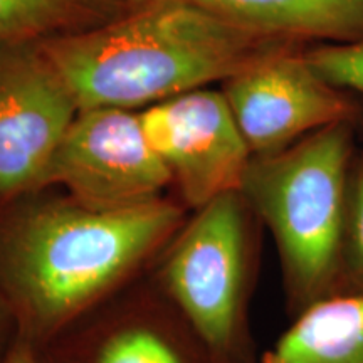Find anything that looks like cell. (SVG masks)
Listing matches in <instances>:
<instances>
[{
  "label": "cell",
  "mask_w": 363,
  "mask_h": 363,
  "mask_svg": "<svg viewBox=\"0 0 363 363\" xmlns=\"http://www.w3.org/2000/svg\"><path fill=\"white\" fill-rule=\"evenodd\" d=\"M34 362H35V350L33 345L17 337V340L13 342L12 348L9 350L7 357L4 358L2 363H34Z\"/></svg>",
  "instance_id": "2e32d148"
},
{
  "label": "cell",
  "mask_w": 363,
  "mask_h": 363,
  "mask_svg": "<svg viewBox=\"0 0 363 363\" xmlns=\"http://www.w3.org/2000/svg\"><path fill=\"white\" fill-rule=\"evenodd\" d=\"M44 45L83 111L152 106L308 44L246 29L179 0H148L108 24Z\"/></svg>",
  "instance_id": "7a4b0ae2"
},
{
  "label": "cell",
  "mask_w": 363,
  "mask_h": 363,
  "mask_svg": "<svg viewBox=\"0 0 363 363\" xmlns=\"http://www.w3.org/2000/svg\"><path fill=\"white\" fill-rule=\"evenodd\" d=\"M34 363H43V362H40L39 358H38V355H35V362H34Z\"/></svg>",
  "instance_id": "ac0fdd59"
},
{
  "label": "cell",
  "mask_w": 363,
  "mask_h": 363,
  "mask_svg": "<svg viewBox=\"0 0 363 363\" xmlns=\"http://www.w3.org/2000/svg\"><path fill=\"white\" fill-rule=\"evenodd\" d=\"M194 212L162 249L158 286L216 363H256L247 313L261 222L239 190Z\"/></svg>",
  "instance_id": "277c9868"
},
{
  "label": "cell",
  "mask_w": 363,
  "mask_h": 363,
  "mask_svg": "<svg viewBox=\"0 0 363 363\" xmlns=\"http://www.w3.org/2000/svg\"><path fill=\"white\" fill-rule=\"evenodd\" d=\"M17 340V328L13 323L11 311L7 310L6 303L0 296V363L7 357L9 350L12 348L13 342Z\"/></svg>",
  "instance_id": "9a60e30c"
},
{
  "label": "cell",
  "mask_w": 363,
  "mask_h": 363,
  "mask_svg": "<svg viewBox=\"0 0 363 363\" xmlns=\"http://www.w3.org/2000/svg\"><path fill=\"white\" fill-rule=\"evenodd\" d=\"M294 48L256 62L222 83L252 157L272 155L326 126L357 121L362 104L315 71L305 49Z\"/></svg>",
  "instance_id": "52a82bcc"
},
{
  "label": "cell",
  "mask_w": 363,
  "mask_h": 363,
  "mask_svg": "<svg viewBox=\"0 0 363 363\" xmlns=\"http://www.w3.org/2000/svg\"><path fill=\"white\" fill-rule=\"evenodd\" d=\"M130 9L148 0H126ZM233 24L303 44L363 43V0H179Z\"/></svg>",
  "instance_id": "9c48e42d"
},
{
  "label": "cell",
  "mask_w": 363,
  "mask_h": 363,
  "mask_svg": "<svg viewBox=\"0 0 363 363\" xmlns=\"http://www.w3.org/2000/svg\"><path fill=\"white\" fill-rule=\"evenodd\" d=\"M184 222V203L165 197L96 211L43 189L0 203V296L17 337L40 350L130 283Z\"/></svg>",
  "instance_id": "6da1fadb"
},
{
  "label": "cell",
  "mask_w": 363,
  "mask_h": 363,
  "mask_svg": "<svg viewBox=\"0 0 363 363\" xmlns=\"http://www.w3.org/2000/svg\"><path fill=\"white\" fill-rule=\"evenodd\" d=\"M145 138L187 208L239 190L252 153L222 91L194 89L138 113Z\"/></svg>",
  "instance_id": "ba28073f"
},
{
  "label": "cell",
  "mask_w": 363,
  "mask_h": 363,
  "mask_svg": "<svg viewBox=\"0 0 363 363\" xmlns=\"http://www.w3.org/2000/svg\"><path fill=\"white\" fill-rule=\"evenodd\" d=\"M54 187L86 207L123 211L160 201L172 177L138 113L91 108L78 113L45 167L39 190Z\"/></svg>",
  "instance_id": "5b68a950"
},
{
  "label": "cell",
  "mask_w": 363,
  "mask_h": 363,
  "mask_svg": "<svg viewBox=\"0 0 363 363\" xmlns=\"http://www.w3.org/2000/svg\"><path fill=\"white\" fill-rule=\"evenodd\" d=\"M337 294L363 296V150L353 155L348 175Z\"/></svg>",
  "instance_id": "4fadbf2b"
},
{
  "label": "cell",
  "mask_w": 363,
  "mask_h": 363,
  "mask_svg": "<svg viewBox=\"0 0 363 363\" xmlns=\"http://www.w3.org/2000/svg\"><path fill=\"white\" fill-rule=\"evenodd\" d=\"M78 113L44 40L0 43V203L40 189Z\"/></svg>",
  "instance_id": "8992f818"
},
{
  "label": "cell",
  "mask_w": 363,
  "mask_h": 363,
  "mask_svg": "<svg viewBox=\"0 0 363 363\" xmlns=\"http://www.w3.org/2000/svg\"><path fill=\"white\" fill-rule=\"evenodd\" d=\"M128 310L91 330L79 363H216L197 338L184 342L155 310Z\"/></svg>",
  "instance_id": "8fae6325"
},
{
  "label": "cell",
  "mask_w": 363,
  "mask_h": 363,
  "mask_svg": "<svg viewBox=\"0 0 363 363\" xmlns=\"http://www.w3.org/2000/svg\"><path fill=\"white\" fill-rule=\"evenodd\" d=\"M305 56L328 83L363 98V43L310 44Z\"/></svg>",
  "instance_id": "5bb4252c"
},
{
  "label": "cell",
  "mask_w": 363,
  "mask_h": 363,
  "mask_svg": "<svg viewBox=\"0 0 363 363\" xmlns=\"http://www.w3.org/2000/svg\"><path fill=\"white\" fill-rule=\"evenodd\" d=\"M357 121H342L272 155L252 157L239 192L278 249L288 310L338 293Z\"/></svg>",
  "instance_id": "3957f363"
},
{
  "label": "cell",
  "mask_w": 363,
  "mask_h": 363,
  "mask_svg": "<svg viewBox=\"0 0 363 363\" xmlns=\"http://www.w3.org/2000/svg\"><path fill=\"white\" fill-rule=\"evenodd\" d=\"M358 125H360V126H362V130H363V115L360 116V120H358Z\"/></svg>",
  "instance_id": "e0dca14e"
},
{
  "label": "cell",
  "mask_w": 363,
  "mask_h": 363,
  "mask_svg": "<svg viewBox=\"0 0 363 363\" xmlns=\"http://www.w3.org/2000/svg\"><path fill=\"white\" fill-rule=\"evenodd\" d=\"M126 0H0V43L48 40L108 24Z\"/></svg>",
  "instance_id": "7c38bea8"
},
{
  "label": "cell",
  "mask_w": 363,
  "mask_h": 363,
  "mask_svg": "<svg viewBox=\"0 0 363 363\" xmlns=\"http://www.w3.org/2000/svg\"><path fill=\"white\" fill-rule=\"evenodd\" d=\"M256 363H363V296L335 294L308 306Z\"/></svg>",
  "instance_id": "30bf717a"
}]
</instances>
